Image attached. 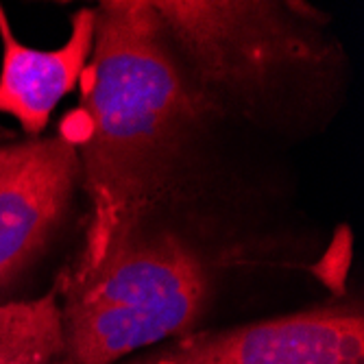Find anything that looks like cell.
Segmentation results:
<instances>
[{"mask_svg": "<svg viewBox=\"0 0 364 364\" xmlns=\"http://www.w3.org/2000/svg\"><path fill=\"white\" fill-rule=\"evenodd\" d=\"M83 136L75 142L90 198L85 247L65 284L92 275L166 192L190 129L205 116L151 0L96 7L92 61L81 75Z\"/></svg>", "mask_w": 364, "mask_h": 364, "instance_id": "cell-1", "label": "cell"}, {"mask_svg": "<svg viewBox=\"0 0 364 364\" xmlns=\"http://www.w3.org/2000/svg\"><path fill=\"white\" fill-rule=\"evenodd\" d=\"M61 284L65 360L114 364L192 332L210 299L205 264L173 234H136L81 282Z\"/></svg>", "mask_w": 364, "mask_h": 364, "instance_id": "cell-2", "label": "cell"}, {"mask_svg": "<svg viewBox=\"0 0 364 364\" xmlns=\"http://www.w3.org/2000/svg\"><path fill=\"white\" fill-rule=\"evenodd\" d=\"M205 116L249 109L282 77L321 61L316 11L269 0H151Z\"/></svg>", "mask_w": 364, "mask_h": 364, "instance_id": "cell-3", "label": "cell"}, {"mask_svg": "<svg viewBox=\"0 0 364 364\" xmlns=\"http://www.w3.org/2000/svg\"><path fill=\"white\" fill-rule=\"evenodd\" d=\"M127 364H364V318L358 306H323L220 332H190Z\"/></svg>", "mask_w": 364, "mask_h": 364, "instance_id": "cell-4", "label": "cell"}, {"mask_svg": "<svg viewBox=\"0 0 364 364\" xmlns=\"http://www.w3.org/2000/svg\"><path fill=\"white\" fill-rule=\"evenodd\" d=\"M79 177L77 144L61 134L0 144V290L44 251Z\"/></svg>", "mask_w": 364, "mask_h": 364, "instance_id": "cell-5", "label": "cell"}, {"mask_svg": "<svg viewBox=\"0 0 364 364\" xmlns=\"http://www.w3.org/2000/svg\"><path fill=\"white\" fill-rule=\"evenodd\" d=\"M94 31L96 9L83 7L73 16L70 38L61 48H28L16 40L0 5V114L14 116L26 136L38 138L48 127L50 114L61 98L81 81L94 48Z\"/></svg>", "mask_w": 364, "mask_h": 364, "instance_id": "cell-6", "label": "cell"}, {"mask_svg": "<svg viewBox=\"0 0 364 364\" xmlns=\"http://www.w3.org/2000/svg\"><path fill=\"white\" fill-rule=\"evenodd\" d=\"M61 284L36 301L0 306V364H59L65 360Z\"/></svg>", "mask_w": 364, "mask_h": 364, "instance_id": "cell-7", "label": "cell"}]
</instances>
